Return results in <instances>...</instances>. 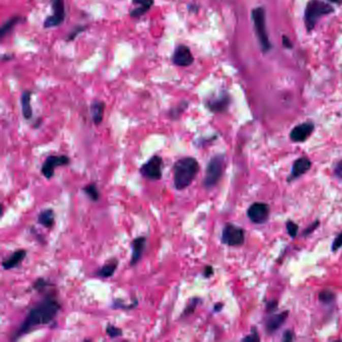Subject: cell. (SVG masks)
I'll list each match as a JSON object with an SVG mask.
<instances>
[{
  "label": "cell",
  "mask_w": 342,
  "mask_h": 342,
  "mask_svg": "<svg viewBox=\"0 0 342 342\" xmlns=\"http://www.w3.org/2000/svg\"><path fill=\"white\" fill-rule=\"evenodd\" d=\"M270 209L264 203H254L248 209V218L254 224H264L269 219Z\"/></svg>",
  "instance_id": "10"
},
{
  "label": "cell",
  "mask_w": 342,
  "mask_h": 342,
  "mask_svg": "<svg viewBox=\"0 0 342 342\" xmlns=\"http://www.w3.org/2000/svg\"><path fill=\"white\" fill-rule=\"evenodd\" d=\"M221 240L223 244L231 247L240 246L245 241V232L243 229L228 223L223 229Z\"/></svg>",
  "instance_id": "8"
},
{
  "label": "cell",
  "mask_w": 342,
  "mask_h": 342,
  "mask_svg": "<svg viewBox=\"0 0 342 342\" xmlns=\"http://www.w3.org/2000/svg\"><path fill=\"white\" fill-rule=\"evenodd\" d=\"M30 100H32V92L29 90H25L21 97V108H22V114L26 119H30L33 116Z\"/></svg>",
  "instance_id": "22"
},
{
  "label": "cell",
  "mask_w": 342,
  "mask_h": 342,
  "mask_svg": "<svg viewBox=\"0 0 342 342\" xmlns=\"http://www.w3.org/2000/svg\"><path fill=\"white\" fill-rule=\"evenodd\" d=\"M85 29V27L84 26H78V27H76V29L74 30V32H72L71 33V35H70V37H69V38H68V40L69 41H72L73 39H75L76 38V36L78 35V34H80L81 32H83Z\"/></svg>",
  "instance_id": "33"
},
{
  "label": "cell",
  "mask_w": 342,
  "mask_h": 342,
  "mask_svg": "<svg viewBox=\"0 0 342 342\" xmlns=\"http://www.w3.org/2000/svg\"><path fill=\"white\" fill-rule=\"evenodd\" d=\"M288 316V312H283L280 314H276L271 316L266 322V330L269 333H273L276 330H278L282 324L285 322L286 318Z\"/></svg>",
  "instance_id": "17"
},
{
  "label": "cell",
  "mask_w": 342,
  "mask_h": 342,
  "mask_svg": "<svg viewBox=\"0 0 342 342\" xmlns=\"http://www.w3.org/2000/svg\"><path fill=\"white\" fill-rule=\"evenodd\" d=\"M188 107V103L187 102H182L181 104H179L176 108L172 109L170 111V116L173 118V119H176V118H179V116L181 114L184 113V111L187 109Z\"/></svg>",
  "instance_id": "24"
},
{
  "label": "cell",
  "mask_w": 342,
  "mask_h": 342,
  "mask_svg": "<svg viewBox=\"0 0 342 342\" xmlns=\"http://www.w3.org/2000/svg\"><path fill=\"white\" fill-rule=\"evenodd\" d=\"M222 308H223V304L222 303H217V304L214 306V311L215 312H219Z\"/></svg>",
  "instance_id": "40"
},
{
  "label": "cell",
  "mask_w": 342,
  "mask_h": 342,
  "mask_svg": "<svg viewBox=\"0 0 342 342\" xmlns=\"http://www.w3.org/2000/svg\"><path fill=\"white\" fill-rule=\"evenodd\" d=\"M82 192L94 202H97L99 201L100 199V192H99V189L98 187L96 186V184H89V185H86L83 189H82Z\"/></svg>",
  "instance_id": "23"
},
{
  "label": "cell",
  "mask_w": 342,
  "mask_h": 342,
  "mask_svg": "<svg viewBox=\"0 0 342 342\" xmlns=\"http://www.w3.org/2000/svg\"><path fill=\"white\" fill-rule=\"evenodd\" d=\"M38 222L44 228L51 229L55 223V214L52 209H44L38 214Z\"/></svg>",
  "instance_id": "19"
},
{
  "label": "cell",
  "mask_w": 342,
  "mask_h": 342,
  "mask_svg": "<svg viewBox=\"0 0 342 342\" xmlns=\"http://www.w3.org/2000/svg\"><path fill=\"white\" fill-rule=\"evenodd\" d=\"M199 170V163L194 157H184L177 160L173 166V178L176 190H186L190 187Z\"/></svg>",
  "instance_id": "2"
},
{
  "label": "cell",
  "mask_w": 342,
  "mask_h": 342,
  "mask_svg": "<svg viewBox=\"0 0 342 342\" xmlns=\"http://www.w3.org/2000/svg\"><path fill=\"white\" fill-rule=\"evenodd\" d=\"M282 39H283V45L285 47H287V48H291L292 47V43H291V41H290L289 38H287V37H283Z\"/></svg>",
  "instance_id": "38"
},
{
  "label": "cell",
  "mask_w": 342,
  "mask_h": 342,
  "mask_svg": "<svg viewBox=\"0 0 342 342\" xmlns=\"http://www.w3.org/2000/svg\"><path fill=\"white\" fill-rule=\"evenodd\" d=\"M163 158L154 154L141 167L140 173L150 181H159L163 177Z\"/></svg>",
  "instance_id": "6"
},
{
  "label": "cell",
  "mask_w": 342,
  "mask_h": 342,
  "mask_svg": "<svg viewBox=\"0 0 342 342\" xmlns=\"http://www.w3.org/2000/svg\"><path fill=\"white\" fill-rule=\"evenodd\" d=\"M329 2H332V3H336V4H340L342 2V0H327Z\"/></svg>",
  "instance_id": "42"
},
{
  "label": "cell",
  "mask_w": 342,
  "mask_h": 342,
  "mask_svg": "<svg viewBox=\"0 0 342 342\" xmlns=\"http://www.w3.org/2000/svg\"><path fill=\"white\" fill-rule=\"evenodd\" d=\"M294 339V335H293V332L288 330L284 333V336H283V340L284 341H292Z\"/></svg>",
  "instance_id": "35"
},
{
  "label": "cell",
  "mask_w": 342,
  "mask_h": 342,
  "mask_svg": "<svg viewBox=\"0 0 342 342\" xmlns=\"http://www.w3.org/2000/svg\"><path fill=\"white\" fill-rule=\"evenodd\" d=\"M19 21V17H13L11 19H9L8 21H6L2 27H1V30H0V37L3 38L6 34H8V32L14 26L16 25V23Z\"/></svg>",
  "instance_id": "26"
},
{
  "label": "cell",
  "mask_w": 342,
  "mask_h": 342,
  "mask_svg": "<svg viewBox=\"0 0 342 342\" xmlns=\"http://www.w3.org/2000/svg\"><path fill=\"white\" fill-rule=\"evenodd\" d=\"M50 1H51L52 9H53V14L45 19L44 21L45 28H51V27H55L61 24L66 17L64 0H50Z\"/></svg>",
  "instance_id": "9"
},
{
  "label": "cell",
  "mask_w": 342,
  "mask_h": 342,
  "mask_svg": "<svg viewBox=\"0 0 342 342\" xmlns=\"http://www.w3.org/2000/svg\"><path fill=\"white\" fill-rule=\"evenodd\" d=\"M134 4L140 5L138 8H135L131 12L132 17H140L145 14L153 4V0H133Z\"/></svg>",
  "instance_id": "21"
},
{
  "label": "cell",
  "mask_w": 342,
  "mask_h": 342,
  "mask_svg": "<svg viewBox=\"0 0 342 342\" xmlns=\"http://www.w3.org/2000/svg\"><path fill=\"white\" fill-rule=\"evenodd\" d=\"M213 274H214V269H213V267L209 266V265L205 267V269H204V271H203V275H204V277H206V278H210Z\"/></svg>",
  "instance_id": "34"
},
{
  "label": "cell",
  "mask_w": 342,
  "mask_h": 342,
  "mask_svg": "<svg viewBox=\"0 0 342 342\" xmlns=\"http://www.w3.org/2000/svg\"><path fill=\"white\" fill-rule=\"evenodd\" d=\"M266 14L263 7H256L252 10V20L254 23V29L256 37L259 40V44L263 52L271 49V43L269 41L266 28Z\"/></svg>",
  "instance_id": "5"
},
{
  "label": "cell",
  "mask_w": 342,
  "mask_h": 342,
  "mask_svg": "<svg viewBox=\"0 0 342 342\" xmlns=\"http://www.w3.org/2000/svg\"><path fill=\"white\" fill-rule=\"evenodd\" d=\"M335 298V295L333 292L325 290L319 293V300L323 303H331Z\"/></svg>",
  "instance_id": "28"
},
{
  "label": "cell",
  "mask_w": 342,
  "mask_h": 342,
  "mask_svg": "<svg viewBox=\"0 0 342 342\" xmlns=\"http://www.w3.org/2000/svg\"><path fill=\"white\" fill-rule=\"evenodd\" d=\"M199 302H200V298H198V297H195V298L191 299L190 302L185 307V309H184V311H183V313L181 315V318H183L184 316L187 317V316H189L191 314H193L194 311H195V309H196V307L199 304Z\"/></svg>",
  "instance_id": "25"
},
{
  "label": "cell",
  "mask_w": 342,
  "mask_h": 342,
  "mask_svg": "<svg viewBox=\"0 0 342 342\" xmlns=\"http://www.w3.org/2000/svg\"><path fill=\"white\" fill-rule=\"evenodd\" d=\"M318 226H319V221H315V223L312 224L310 228L306 229V231L304 232V236L308 235V234H310V233H312V232H313L315 229L317 228Z\"/></svg>",
  "instance_id": "36"
},
{
  "label": "cell",
  "mask_w": 342,
  "mask_h": 342,
  "mask_svg": "<svg viewBox=\"0 0 342 342\" xmlns=\"http://www.w3.org/2000/svg\"><path fill=\"white\" fill-rule=\"evenodd\" d=\"M121 302H122L121 300H115V301H114L113 307L114 309H131V308H134L136 305L138 304V300L131 305H123Z\"/></svg>",
  "instance_id": "31"
},
{
  "label": "cell",
  "mask_w": 342,
  "mask_h": 342,
  "mask_svg": "<svg viewBox=\"0 0 342 342\" xmlns=\"http://www.w3.org/2000/svg\"><path fill=\"white\" fill-rule=\"evenodd\" d=\"M335 173L336 174H341L342 173V161L337 165L336 169H335Z\"/></svg>",
  "instance_id": "41"
},
{
  "label": "cell",
  "mask_w": 342,
  "mask_h": 342,
  "mask_svg": "<svg viewBox=\"0 0 342 342\" xmlns=\"http://www.w3.org/2000/svg\"><path fill=\"white\" fill-rule=\"evenodd\" d=\"M243 340H247V341H259L260 338H259L258 334L255 333V334H252V335H250V336L245 337Z\"/></svg>",
  "instance_id": "37"
},
{
  "label": "cell",
  "mask_w": 342,
  "mask_h": 342,
  "mask_svg": "<svg viewBox=\"0 0 342 342\" xmlns=\"http://www.w3.org/2000/svg\"><path fill=\"white\" fill-rule=\"evenodd\" d=\"M225 158L223 154L214 156L208 163L203 185L206 189H212L221 180L224 172Z\"/></svg>",
  "instance_id": "4"
},
{
  "label": "cell",
  "mask_w": 342,
  "mask_h": 342,
  "mask_svg": "<svg viewBox=\"0 0 342 342\" xmlns=\"http://www.w3.org/2000/svg\"><path fill=\"white\" fill-rule=\"evenodd\" d=\"M333 7L328 3L320 0H310L305 8V26L308 33L312 32L317 24L318 20L327 14L333 12Z\"/></svg>",
  "instance_id": "3"
},
{
  "label": "cell",
  "mask_w": 342,
  "mask_h": 342,
  "mask_svg": "<svg viewBox=\"0 0 342 342\" xmlns=\"http://www.w3.org/2000/svg\"><path fill=\"white\" fill-rule=\"evenodd\" d=\"M314 130V125L312 122H304L295 127L290 133V139L295 143L305 142Z\"/></svg>",
  "instance_id": "12"
},
{
  "label": "cell",
  "mask_w": 342,
  "mask_h": 342,
  "mask_svg": "<svg viewBox=\"0 0 342 342\" xmlns=\"http://www.w3.org/2000/svg\"><path fill=\"white\" fill-rule=\"evenodd\" d=\"M105 113V104L100 101H96L90 106V114L94 122L100 125L103 121Z\"/></svg>",
  "instance_id": "20"
},
{
  "label": "cell",
  "mask_w": 342,
  "mask_h": 342,
  "mask_svg": "<svg viewBox=\"0 0 342 342\" xmlns=\"http://www.w3.org/2000/svg\"><path fill=\"white\" fill-rule=\"evenodd\" d=\"M147 238L145 236H141L136 238L132 243V257H131V266H136L144 255V251L146 249Z\"/></svg>",
  "instance_id": "14"
},
{
  "label": "cell",
  "mask_w": 342,
  "mask_h": 342,
  "mask_svg": "<svg viewBox=\"0 0 342 342\" xmlns=\"http://www.w3.org/2000/svg\"><path fill=\"white\" fill-rule=\"evenodd\" d=\"M230 98L226 92H221L220 95L211 98L208 103V109L213 113H223L228 109Z\"/></svg>",
  "instance_id": "13"
},
{
  "label": "cell",
  "mask_w": 342,
  "mask_h": 342,
  "mask_svg": "<svg viewBox=\"0 0 342 342\" xmlns=\"http://www.w3.org/2000/svg\"><path fill=\"white\" fill-rule=\"evenodd\" d=\"M60 310V304L54 294L46 295L27 313L23 322L13 333L11 340L19 339L41 325H47L54 320Z\"/></svg>",
  "instance_id": "1"
},
{
  "label": "cell",
  "mask_w": 342,
  "mask_h": 342,
  "mask_svg": "<svg viewBox=\"0 0 342 342\" xmlns=\"http://www.w3.org/2000/svg\"><path fill=\"white\" fill-rule=\"evenodd\" d=\"M25 257H26V250L24 249L16 250L10 256H8L6 259L2 261V267L4 270H11L18 266Z\"/></svg>",
  "instance_id": "16"
},
{
  "label": "cell",
  "mask_w": 342,
  "mask_h": 342,
  "mask_svg": "<svg viewBox=\"0 0 342 342\" xmlns=\"http://www.w3.org/2000/svg\"><path fill=\"white\" fill-rule=\"evenodd\" d=\"M70 163H71V160L68 156H65V154L49 156L45 159V161L42 164L41 174L45 179L50 180L54 176V171L56 168L68 166L70 165Z\"/></svg>",
  "instance_id": "7"
},
{
  "label": "cell",
  "mask_w": 342,
  "mask_h": 342,
  "mask_svg": "<svg viewBox=\"0 0 342 342\" xmlns=\"http://www.w3.org/2000/svg\"><path fill=\"white\" fill-rule=\"evenodd\" d=\"M311 168V162L307 158H299L296 160L293 164V169L292 172L288 178V182H291L302 175H304L307 171H309Z\"/></svg>",
  "instance_id": "15"
},
{
  "label": "cell",
  "mask_w": 342,
  "mask_h": 342,
  "mask_svg": "<svg viewBox=\"0 0 342 342\" xmlns=\"http://www.w3.org/2000/svg\"><path fill=\"white\" fill-rule=\"evenodd\" d=\"M117 266H118V260L115 259V258H113V259L109 260L108 263H106L101 268H99L98 271L96 272V275L100 278H105V279L110 278V277L114 276L115 270L117 269Z\"/></svg>",
  "instance_id": "18"
},
{
  "label": "cell",
  "mask_w": 342,
  "mask_h": 342,
  "mask_svg": "<svg viewBox=\"0 0 342 342\" xmlns=\"http://www.w3.org/2000/svg\"><path fill=\"white\" fill-rule=\"evenodd\" d=\"M173 63L178 67H189L194 63L190 48L186 45H179L173 54Z\"/></svg>",
  "instance_id": "11"
},
{
  "label": "cell",
  "mask_w": 342,
  "mask_h": 342,
  "mask_svg": "<svg viewBox=\"0 0 342 342\" xmlns=\"http://www.w3.org/2000/svg\"><path fill=\"white\" fill-rule=\"evenodd\" d=\"M286 227H287L288 234H289L292 238H295L296 235H297V233H298V226H297V224H295V223L292 222V221H289V222H287Z\"/></svg>",
  "instance_id": "30"
},
{
  "label": "cell",
  "mask_w": 342,
  "mask_h": 342,
  "mask_svg": "<svg viewBox=\"0 0 342 342\" xmlns=\"http://www.w3.org/2000/svg\"><path fill=\"white\" fill-rule=\"evenodd\" d=\"M48 285H49V282L47 280H45L44 278H38V280H36L35 283L33 284V288L38 292H42Z\"/></svg>",
  "instance_id": "29"
},
{
  "label": "cell",
  "mask_w": 342,
  "mask_h": 342,
  "mask_svg": "<svg viewBox=\"0 0 342 342\" xmlns=\"http://www.w3.org/2000/svg\"><path fill=\"white\" fill-rule=\"evenodd\" d=\"M106 333L111 338H117V337H119V336L122 335V330L120 328L114 326V325L108 324V326L106 328Z\"/></svg>",
  "instance_id": "27"
},
{
  "label": "cell",
  "mask_w": 342,
  "mask_h": 342,
  "mask_svg": "<svg viewBox=\"0 0 342 342\" xmlns=\"http://www.w3.org/2000/svg\"><path fill=\"white\" fill-rule=\"evenodd\" d=\"M278 306V304H277V302L276 301H272V302H269L268 303V309H270V310H273L274 308H276Z\"/></svg>",
  "instance_id": "39"
},
{
  "label": "cell",
  "mask_w": 342,
  "mask_h": 342,
  "mask_svg": "<svg viewBox=\"0 0 342 342\" xmlns=\"http://www.w3.org/2000/svg\"><path fill=\"white\" fill-rule=\"evenodd\" d=\"M342 247V233H340L336 239L334 240L333 244H332V251H337L339 248Z\"/></svg>",
  "instance_id": "32"
}]
</instances>
